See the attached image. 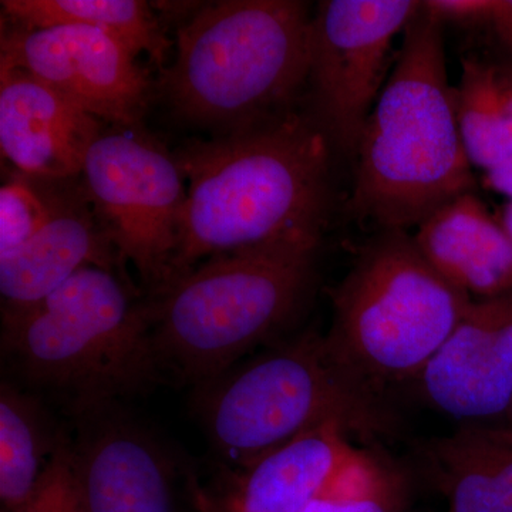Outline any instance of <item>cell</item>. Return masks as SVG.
<instances>
[{
    "label": "cell",
    "instance_id": "cb8c5ba5",
    "mask_svg": "<svg viewBox=\"0 0 512 512\" xmlns=\"http://www.w3.org/2000/svg\"><path fill=\"white\" fill-rule=\"evenodd\" d=\"M424 8L444 26L453 22L458 25H476L490 22L495 0H429Z\"/></svg>",
    "mask_w": 512,
    "mask_h": 512
},
{
    "label": "cell",
    "instance_id": "d6986e66",
    "mask_svg": "<svg viewBox=\"0 0 512 512\" xmlns=\"http://www.w3.org/2000/svg\"><path fill=\"white\" fill-rule=\"evenodd\" d=\"M2 9L8 22L20 28L83 25L101 30L131 55L147 53L161 70L173 46L153 8L140 0H3Z\"/></svg>",
    "mask_w": 512,
    "mask_h": 512
},
{
    "label": "cell",
    "instance_id": "44dd1931",
    "mask_svg": "<svg viewBox=\"0 0 512 512\" xmlns=\"http://www.w3.org/2000/svg\"><path fill=\"white\" fill-rule=\"evenodd\" d=\"M406 478L382 454L360 450L332 485L303 512H400Z\"/></svg>",
    "mask_w": 512,
    "mask_h": 512
},
{
    "label": "cell",
    "instance_id": "9c48e42d",
    "mask_svg": "<svg viewBox=\"0 0 512 512\" xmlns=\"http://www.w3.org/2000/svg\"><path fill=\"white\" fill-rule=\"evenodd\" d=\"M423 8L416 0H326L311 26V117L333 153L356 160L367 119L389 79L394 39Z\"/></svg>",
    "mask_w": 512,
    "mask_h": 512
},
{
    "label": "cell",
    "instance_id": "2e32d148",
    "mask_svg": "<svg viewBox=\"0 0 512 512\" xmlns=\"http://www.w3.org/2000/svg\"><path fill=\"white\" fill-rule=\"evenodd\" d=\"M413 237L431 266L468 295L512 292V239L474 192L434 212Z\"/></svg>",
    "mask_w": 512,
    "mask_h": 512
},
{
    "label": "cell",
    "instance_id": "6da1fadb",
    "mask_svg": "<svg viewBox=\"0 0 512 512\" xmlns=\"http://www.w3.org/2000/svg\"><path fill=\"white\" fill-rule=\"evenodd\" d=\"M332 154L311 114L298 110L180 148L175 158L187 200L168 284L212 256L318 249L328 222Z\"/></svg>",
    "mask_w": 512,
    "mask_h": 512
},
{
    "label": "cell",
    "instance_id": "7a4b0ae2",
    "mask_svg": "<svg viewBox=\"0 0 512 512\" xmlns=\"http://www.w3.org/2000/svg\"><path fill=\"white\" fill-rule=\"evenodd\" d=\"M474 188L448 83L444 25L423 5L363 128L348 211L380 229L407 231Z\"/></svg>",
    "mask_w": 512,
    "mask_h": 512
},
{
    "label": "cell",
    "instance_id": "484cf974",
    "mask_svg": "<svg viewBox=\"0 0 512 512\" xmlns=\"http://www.w3.org/2000/svg\"><path fill=\"white\" fill-rule=\"evenodd\" d=\"M485 184L512 201V151L501 163L485 171Z\"/></svg>",
    "mask_w": 512,
    "mask_h": 512
},
{
    "label": "cell",
    "instance_id": "7402d4cb",
    "mask_svg": "<svg viewBox=\"0 0 512 512\" xmlns=\"http://www.w3.org/2000/svg\"><path fill=\"white\" fill-rule=\"evenodd\" d=\"M60 181L16 171L0 188V258L18 251L40 231L55 210Z\"/></svg>",
    "mask_w": 512,
    "mask_h": 512
},
{
    "label": "cell",
    "instance_id": "d4e9b609",
    "mask_svg": "<svg viewBox=\"0 0 512 512\" xmlns=\"http://www.w3.org/2000/svg\"><path fill=\"white\" fill-rule=\"evenodd\" d=\"M498 42L512 59V0H495L490 22Z\"/></svg>",
    "mask_w": 512,
    "mask_h": 512
},
{
    "label": "cell",
    "instance_id": "277c9868",
    "mask_svg": "<svg viewBox=\"0 0 512 512\" xmlns=\"http://www.w3.org/2000/svg\"><path fill=\"white\" fill-rule=\"evenodd\" d=\"M194 406L211 446L234 471L326 424L372 444L399 431L383 393L343 365L315 329L198 384Z\"/></svg>",
    "mask_w": 512,
    "mask_h": 512
},
{
    "label": "cell",
    "instance_id": "9a60e30c",
    "mask_svg": "<svg viewBox=\"0 0 512 512\" xmlns=\"http://www.w3.org/2000/svg\"><path fill=\"white\" fill-rule=\"evenodd\" d=\"M338 424L308 431L234 471L228 512H303L362 448Z\"/></svg>",
    "mask_w": 512,
    "mask_h": 512
},
{
    "label": "cell",
    "instance_id": "8fae6325",
    "mask_svg": "<svg viewBox=\"0 0 512 512\" xmlns=\"http://www.w3.org/2000/svg\"><path fill=\"white\" fill-rule=\"evenodd\" d=\"M416 382L423 399L453 419L507 420L512 406V292L471 303Z\"/></svg>",
    "mask_w": 512,
    "mask_h": 512
},
{
    "label": "cell",
    "instance_id": "52a82bcc",
    "mask_svg": "<svg viewBox=\"0 0 512 512\" xmlns=\"http://www.w3.org/2000/svg\"><path fill=\"white\" fill-rule=\"evenodd\" d=\"M329 295L330 350L383 394L416 382L473 303L403 229H380Z\"/></svg>",
    "mask_w": 512,
    "mask_h": 512
},
{
    "label": "cell",
    "instance_id": "603a6c76",
    "mask_svg": "<svg viewBox=\"0 0 512 512\" xmlns=\"http://www.w3.org/2000/svg\"><path fill=\"white\" fill-rule=\"evenodd\" d=\"M18 512H86L74 473L72 436L67 431L35 491Z\"/></svg>",
    "mask_w": 512,
    "mask_h": 512
},
{
    "label": "cell",
    "instance_id": "5bb4252c",
    "mask_svg": "<svg viewBox=\"0 0 512 512\" xmlns=\"http://www.w3.org/2000/svg\"><path fill=\"white\" fill-rule=\"evenodd\" d=\"M119 264L82 177L60 181L55 210L45 227L18 251L0 258L2 309L42 301L86 266L114 269Z\"/></svg>",
    "mask_w": 512,
    "mask_h": 512
},
{
    "label": "cell",
    "instance_id": "30bf717a",
    "mask_svg": "<svg viewBox=\"0 0 512 512\" xmlns=\"http://www.w3.org/2000/svg\"><path fill=\"white\" fill-rule=\"evenodd\" d=\"M0 67L26 70L110 126L133 127L147 109V72L101 30L83 25L3 26Z\"/></svg>",
    "mask_w": 512,
    "mask_h": 512
},
{
    "label": "cell",
    "instance_id": "f1b7e54d",
    "mask_svg": "<svg viewBox=\"0 0 512 512\" xmlns=\"http://www.w3.org/2000/svg\"><path fill=\"white\" fill-rule=\"evenodd\" d=\"M2 512H5V511H2Z\"/></svg>",
    "mask_w": 512,
    "mask_h": 512
},
{
    "label": "cell",
    "instance_id": "7c38bea8",
    "mask_svg": "<svg viewBox=\"0 0 512 512\" xmlns=\"http://www.w3.org/2000/svg\"><path fill=\"white\" fill-rule=\"evenodd\" d=\"M119 404L77 417L73 466L86 512H175L164 448Z\"/></svg>",
    "mask_w": 512,
    "mask_h": 512
},
{
    "label": "cell",
    "instance_id": "e0dca14e",
    "mask_svg": "<svg viewBox=\"0 0 512 512\" xmlns=\"http://www.w3.org/2000/svg\"><path fill=\"white\" fill-rule=\"evenodd\" d=\"M447 512H512V426L463 423L421 448Z\"/></svg>",
    "mask_w": 512,
    "mask_h": 512
},
{
    "label": "cell",
    "instance_id": "3957f363",
    "mask_svg": "<svg viewBox=\"0 0 512 512\" xmlns=\"http://www.w3.org/2000/svg\"><path fill=\"white\" fill-rule=\"evenodd\" d=\"M2 357L25 389L50 394L73 419L167 382L147 299L100 266L33 305L2 309Z\"/></svg>",
    "mask_w": 512,
    "mask_h": 512
},
{
    "label": "cell",
    "instance_id": "83f0119b",
    "mask_svg": "<svg viewBox=\"0 0 512 512\" xmlns=\"http://www.w3.org/2000/svg\"><path fill=\"white\" fill-rule=\"evenodd\" d=\"M505 423L511 424V426H512V406L510 409V413H508L507 420H505Z\"/></svg>",
    "mask_w": 512,
    "mask_h": 512
},
{
    "label": "cell",
    "instance_id": "ffe728a7",
    "mask_svg": "<svg viewBox=\"0 0 512 512\" xmlns=\"http://www.w3.org/2000/svg\"><path fill=\"white\" fill-rule=\"evenodd\" d=\"M458 126L473 167L488 171L512 151V127L500 86V66L477 57L463 62L454 87Z\"/></svg>",
    "mask_w": 512,
    "mask_h": 512
},
{
    "label": "cell",
    "instance_id": "4316f807",
    "mask_svg": "<svg viewBox=\"0 0 512 512\" xmlns=\"http://www.w3.org/2000/svg\"><path fill=\"white\" fill-rule=\"evenodd\" d=\"M501 224L504 225L505 231L508 232L512 239V201L508 202L504 208L503 221Z\"/></svg>",
    "mask_w": 512,
    "mask_h": 512
},
{
    "label": "cell",
    "instance_id": "4fadbf2b",
    "mask_svg": "<svg viewBox=\"0 0 512 512\" xmlns=\"http://www.w3.org/2000/svg\"><path fill=\"white\" fill-rule=\"evenodd\" d=\"M103 124L26 70L0 67V148L16 171L45 180L82 177Z\"/></svg>",
    "mask_w": 512,
    "mask_h": 512
},
{
    "label": "cell",
    "instance_id": "ba28073f",
    "mask_svg": "<svg viewBox=\"0 0 512 512\" xmlns=\"http://www.w3.org/2000/svg\"><path fill=\"white\" fill-rule=\"evenodd\" d=\"M82 183L104 235L147 295L168 285L187 200L175 154L137 126H110L87 154Z\"/></svg>",
    "mask_w": 512,
    "mask_h": 512
},
{
    "label": "cell",
    "instance_id": "8992f818",
    "mask_svg": "<svg viewBox=\"0 0 512 512\" xmlns=\"http://www.w3.org/2000/svg\"><path fill=\"white\" fill-rule=\"evenodd\" d=\"M316 251L279 247L212 256L148 296L165 380L198 386L281 338L311 299Z\"/></svg>",
    "mask_w": 512,
    "mask_h": 512
},
{
    "label": "cell",
    "instance_id": "ac0fdd59",
    "mask_svg": "<svg viewBox=\"0 0 512 512\" xmlns=\"http://www.w3.org/2000/svg\"><path fill=\"white\" fill-rule=\"evenodd\" d=\"M66 430L56 427L40 396L12 382L0 386V500L18 512L45 474Z\"/></svg>",
    "mask_w": 512,
    "mask_h": 512
},
{
    "label": "cell",
    "instance_id": "5b68a950",
    "mask_svg": "<svg viewBox=\"0 0 512 512\" xmlns=\"http://www.w3.org/2000/svg\"><path fill=\"white\" fill-rule=\"evenodd\" d=\"M312 16L298 0H224L177 29L161 87L184 119L224 133L295 111L308 86Z\"/></svg>",
    "mask_w": 512,
    "mask_h": 512
}]
</instances>
